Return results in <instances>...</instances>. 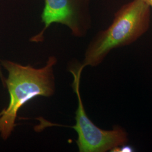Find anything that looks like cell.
Segmentation results:
<instances>
[{
    "label": "cell",
    "mask_w": 152,
    "mask_h": 152,
    "mask_svg": "<svg viewBox=\"0 0 152 152\" xmlns=\"http://www.w3.org/2000/svg\"><path fill=\"white\" fill-rule=\"evenodd\" d=\"M56 63L54 56H50L46 64L40 68L0 60V65L8 73L5 87L10 97L7 107L1 112L0 135L4 140L11 136L18 111L24 105L36 97L54 95L56 90L54 68Z\"/></svg>",
    "instance_id": "cell-1"
},
{
    "label": "cell",
    "mask_w": 152,
    "mask_h": 152,
    "mask_svg": "<svg viewBox=\"0 0 152 152\" xmlns=\"http://www.w3.org/2000/svg\"><path fill=\"white\" fill-rule=\"evenodd\" d=\"M0 80H1V81L2 82V83L3 86L5 87V85L6 78L5 77V76H4V75H3V73H2V72L1 71V65H0Z\"/></svg>",
    "instance_id": "cell-6"
},
{
    "label": "cell",
    "mask_w": 152,
    "mask_h": 152,
    "mask_svg": "<svg viewBox=\"0 0 152 152\" xmlns=\"http://www.w3.org/2000/svg\"><path fill=\"white\" fill-rule=\"evenodd\" d=\"M148 5L150 6L151 7H152V0H144Z\"/></svg>",
    "instance_id": "cell-7"
},
{
    "label": "cell",
    "mask_w": 152,
    "mask_h": 152,
    "mask_svg": "<svg viewBox=\"0 0 152 152\" xmlns=\"http://www.w3.org/2000/svg\"><path fill=\"white\" fill-rule=\"evenodd\" d=\"M91 0H45L41 14L44 27L40 32L30 39L33 42H41L44 34L54 23L66 26L76 37H85L91 27Z\"/></svg>",
    "instance_id": "cell-4"
},
{
    "label": "cell",
    "mask_w": 152,
    "mask_h": 152,
    "mask_svg": "<svg viewBox=\"0 0 152 152\" xmlns=\"http://www.w3.org/2000/svg\"><path fill=\"white\" fill-rule=\"evenodd\" d=\"M134 151V149L130 145L125 144L120 147L114 148L111 152H131Z\"/></svg>",
    "instance_id": "cell-5"
},
{
    "label": "cell",
    "mask_w": 152,
    "mask_h": 152,
    "mask_svg": "<svg viewBox=\"0 0 152 152\" xmlns=\"http://www.w3.org/2000/svg\"><path fill=\"white\" fill-rule=\"evenodd\" d=\"M83 68L80 65H71L69 72L73 76L72 86L77 95L78 107L76 110V124L72 126L77 133L76 143L80 152H111L114 148L127 144L128 134L120 125H115L112 130L100 129L88 117L80 93V80Z\"/></svg>",
    "instance_id": "cell-3"
},
{
    "label": "cell",
    "mask_w": 152,
    "mask_h": 152,
    "mask_svg": "<svg viewBox=\"0 0 152 152\" xmlns=\"http://www.w3.org/2000/svg\"><path fill=\"white\" fill-rule=\"evenodd\" d=\"M151 7L144 0H132L114 14L107 29L99 31L87 46L81 66L100 65L110 51L135 42L149 30Z\"/></svg>",
    "instance_id": "cell-2"
},
{
    "label": "cell",
    "mask_w": 152,
    "mask_h": 152,
    "mask_svg": "<svg viewBox=\"0 0 152 152\" xmlns=\"http://www.w3.org/2000/svg\"><path fill=\"white\" fill-rule=\"evenodd\" d=\"M1 112H0V117H1Z\"/></svg>",
    "instance_id": "cell-8"
}]
</instances>
